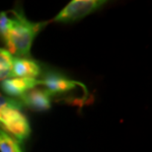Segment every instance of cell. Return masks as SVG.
<instances>
[{"mask_svg": "<svg viewBox=\"0 0 152 152\" xmlns=\"http://www.w3.org/2000/svg\"><path fill=\"white\" fill-rule=\"evenodd\" d=\"M11 25L2 41L12 56H29L35 37L44 27V23H33L25 17L22 11H13Z\"/></svg>", "mask_w": 152, "mask_h": 152, "instance_id": "obj_1", "label": "cell"}, {"mask_svg": "<svg viewBox=\"0 0 152 152\" xmlns=\"http://www.w3.org/2000/svg\"><path fill=\"white\" fill-rule=\"evenodd\" d=\"M22 106L21 102L10 99L0 108V127L20 142L26 140L31 133L29 121L21 113Z\"/></svg>", "mask_w": 152, "mask_h": 152, "instance_id": "obj_2", "label": "cell"}, {"mask_svg": "<svg viewBox=\"0 0 152 152\" xmlns=\"http://www.w3.org/2000/svg\"><path fill=\"white\" fill-rule=\"evenodd\" d=\"M105 0H72L54 17L58 23H70L88 16L104 6Z\"/></svg>", "mask_w": 152, "mask_h": 152, "instance_id": "obj_3", "label": "cell"}, {"mask_svg": "<svg viewBox=\"0 0 152 152\" xmlns=\"http://www.w3.org/2000/svg\"><path fill=\"white\" fill-rule=\"evenodd\" d=\"M41 84L47 88L45 90L50 95L69 92V91L75 89L77 86L85 87L80 82L71 80L61 74L56 73V72H48L47 74H45L44 78L41 80Z\"/></svg>", "mask_w": 152, "mask_h": 152, "instance_id": "obj_4", "label": "cell"}, {"mask_svg": "<svg viewBox=\"0 0 152 152\" xmlns=\"http://www.w3.org/2000/svg\"><path fill=\"white\" fill-rule=\"evenodd\" d=\"M41 84V80L36 78L12 77L6 78L0 83L2 92L11 97H21L28 91Z\"/></svg>", "mask_w": 152, "mask_h": 152, "instance_id": "obj_5", "label": "cell"}, {"mask_svg": "<svg viewBox=\"0 0 152 152\" xmlns=\"http://www.w3.org/2000/svg\"><path fill=\"white\" fill-rule=\"evenodd\" d=\"M21 104L35 112H45L51 107L50 94L47 90L34 89L21 96Z\"/></svg>", "mask_w": 152, "mask_h": 152, "instance_id": "obj_6", "label": "cell"}, {"mask_svg": "<svg viewBox=\"0 0 152 152\" xmlns=\"http://www.w3.org/2000/svg\"><path fill=\"white\" fill-rule=\"evenodd\" d=\"M41 74V66L33 59L14 57L12 61L11 76L22 78H36Z\"/></svg>", "mask_w": 152, "mask_h": 152, "instance_id": "obj_7", "label": "cell"}, {"mask_svg": "<svg viewBox=\"0 0 152 152\" xmlns=\"http://www.w3.org/2000/svg\"><path fill=\"white\" fill-rule=\"evenodd\" d=\"M0 152H23L19 143L0 127Z\"/></svg>", "mask_w": 152, "mask_h": 152, "instance_id": "obj_8", "label": "cell"}, {"mask_svg": "<svg viewBox=\"0 0 152 152\" xmlns=\"http://www.w3.org/2000/svg\"><path fill=\"white\" fill-rule=\"evenodd\" d=\"M14 56L5 48H0V81L11 76L12 61Z\"/></svg>", "mask_w": 152, "mask_h": 152, "instance_id": "obj_9", "label": "cell"}, {"mask_svg": "<svg viewBox=\"0 0 152 152\" xmlns=\"http://www.w3.org/2000/svg\"><path fill=\"white\" fill-rule=\"evenodd\" d=\"M11 16L7 12H0V38L3 39L11 25Z\"/></svg>", "mask_w": 152, "mask_h": 152, "instance_id": "obj_10", "label": "cell"}, {"mask_svg": "<svg viewBox=\"0 0 152 152\" xmlns=\"http://www.w3.org/2000/svg\"><path fill=\"white\" fill-rule=\"evenodd\" d=\"M10 99L11 98H5L4 96H2L1 94H0V108H1L2 106L7 104V103L10 101Z\"/></svg>", "mask_w": 152, "mask_h": 152, "instance_id": "obj_11", "label": "cell"}]
</instances>
